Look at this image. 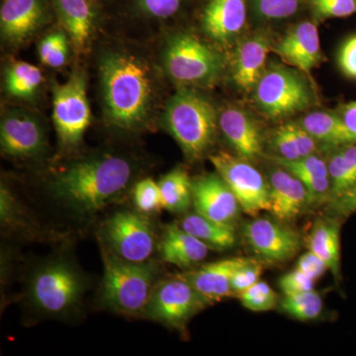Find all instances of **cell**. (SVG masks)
Returning <instances> with one entry per match:
<instances>
[{"instance_id":"cell-1","label":"cell","mask_w":356,"mask_h":356,"mask_svg":"<svg viewBox=\"0 0 356 356\" xmlns=\"http://www.w3.org/2000/svg\"><path fill=\"white\" fill-rule=\"evenodd\" d=\"M135 166L117 154L89 156L57 173L48 191L60 206L76 217L92 218L117 200L131 184Z\"/></svg>"},{"instance_id":"cell-2","label":"cell","mask_w":356,"mask_h":356,"mask_svg":"<svg viewBox=\"0 0 356 356\" xmlns=\"http://www.w3.org/2000/svg\"><path fill=\"white\" fill-rule=\"evenodd\" d=\"M100 79L110 122L125 130L143 123L149 113L153 95L146 65L131 55L107 54L100 64Z\"/></svg>"},{"instance_id":"cell-3","label":"cell","mask_w":356,"mask_h":356,"mask_svg":"<svg viewBox=\"0 0 356 356\" xmlns=\"http://www.w3.org/2000/svg\"><path fill=\"white\" fill-rule=\"evenodd\" d=\"M88 289V278L74 261L56 255L32 269L26 285V300L42 317L67 318L79 310Z\"/></svg>"},{"instance_id":"cell-4","label":"cell","mask_w":356,"mask_h":356,"mask_svg":"<svg viewBox=\"0 0 356 356\" xmlns=\"http://www.w3.org/2000/svg\"><path fill=\"white\" fill-rule=\"evenodd\" d=\"M102 252L104 274L100 287L102 305L129 317L144 315L159 281V266L151 261H125L103 248Z\"/></svg>"},{"instance_id":"cell-5","label":"cell","mask_w":356,"mask_h":356,"mask_svg":"<svg viewBox=\"0 0 356 356\" xmlns=\"http://www.w3.org/2000/svg\"><path fill=\"white\" fill-rule=\"evenodd\" d=\"M163 123L187 158H202L214 143L216 111L210 102L193 91H178L170 98Z\"/></svg>"},{"instance_id":"cell-6","label":"cell","mask_w":356,"mask_h":356,"mask_svg":"<svg viewBox=\"0 0 356 356\" xmlns=\"http://www.w3.org/2000/svg\"><path fill=\"white\" fill-rule=\"evenodd\" d=\"M99 234L103 250L128 261H149L159 248L153 222L139 211L113 213L102 222Z\"/></svg>"},{"instance_id":"cell-7","label":"cell","mask_w":356,"mask_h":356,"mask_svg":"<svg viewBox=\"0 0 356 356\" xmlns=\"http://www.w3.org/2000/svg\"><path fill=\"white\" fill-rule=\"evenodd\" d=\"M86 89V76L81 70H74L65 83L54 86V125L64 149L79 146L90 124Z\"/></svg>"},{"instance_id":"cell-8","label":"cell","mask_w":356,"mask_h":356,"mask_svg":"<svg viewBox=\"0 0 356 356\" xmlns=\"http://www.w3.org/2000/svg\"><path fill=\"white\" fill-rule=\"evenodd\" d=\"M163 60L170 79L185 86L212 83L221 70L219 56L193 35L173 37L166 46Z\"/></svg>"},{"instance_id":"cell-9","label":"cell","mask_w":356,"mask_h":356,"mask_svg":"<svg viewBox=\"0 0 356 356\" xmlns=\"http://www.w3.org/2000/svg\"><path fill=\"white\" fill-rule=\"evenodd\" d=\"M209 305L181 275L159 281L144 317L175 330H184L196 314Z\"/></svg>"},{"instance_id":"cell-10","label":"cell","mask_w":356,"mask_h":356,"mask_svg":"<svg viewBox=\"0 0 356 356\" xmlns=\"http://www.w3.org/2000/svg\"><path fill=\"white\" fill-rule=\"evenodd\" d=\"M210 161L235 194L243 212L257 217L261 211H270L268 180L250 161L227 152L213 154Z\"/></svg>"},{"instance_id":"cell-11","label":"cell","mask_w":356,"mask_h":356,"mask_svg":"<svg viewBox=\"0 0 356 356\" xmlns=\"http://www.w3.org/2000/svg\"><path fill=\"white\" fill-rule=\"evenodd\" d=\"M254 89L255 100L269 118H285L308 108L312 103L305 81L286 67H275L267 70Z\"/></svg>"},{"instance_id":"cell-12","label":"cell","mask_w":356,"mask_h":356,"mask_svg":"<svg viewBox=\"0 0 356 356\" xmlns=\"http://www.w3.org/2000/svg\"><path fill=\"white\" fill-rule=\"evenodd\" d=\"M280 220L257 218L243 228L245 241L259 259L268 264L290 261L301 248V238L295 229Z\"/></svg>"},{"instance_id":"cell-13","label":"cell","mask_w":356,"mask_h":356,"mask_svg":"<svg viewBox=\"0 0 356 356\" xmlns=\"http://www.w3.org/2000/svg\"><path fill=\"white\" fill-rule=\"evenodd\" d=\"M0 145L2 153L11 158H38L46 152V132L36 117L11 110L0 124Z\"/></svg>"},{"instance_id":"cell-14","label":"cell","mask_w":356,"mask_h":356,"mask_svg":"<svg viewBox=\"0 0 356 356\" xmlns=\"http://www.w3.org/2000/svg\"><path fill=\"white\" fill-rule=\"evenodd\" d=\"M192 204L195 212L220 224L234 227L240 217V203L218 173L192 181Z\"/></svg>"},{"instance_id":"cell-15","label":"cell","mask_w":356,"mask_h":356,"mask_svg":"<svg viewBox=\"0 0 356 356\" xmlns=\"http://www.w3.org/2000/svg\"><path fill=\"white\" fill-rule=\"evenodd\" d=\"M48 0H2L0 30L6 41L21 43L46 22Z\"/></svg>"},{"instance_id":"cell-16","label":"cell","mask_w":356,"mask_h":356,"mask_svg":"<svg viewBox=\"0 0 356 356\" xmlns=\"http://www.w3.org/2000/svg\"><path fill=\"white\" fill-rule=\"evenodd\" d=\"M271 208L269 212L280 222L297 219L311 205L305 185L286 168L273 170L268 177Z\"/></svg>"},{"instance_id":"cell-17","label":"cell","mask_w":356,"mask_h":356,"mask_svg":"<svg viewBox=\"0 0 356 356\" xmlns=\"http://www.w3.org/2000/svg\"><path fill=\"white\" fill-rule=\"evenodd\" d=\"M250 259L245 257L222 259L181 274V276L211 305L233 295L231 288L232 276L238 267L247 264Z\"/></svg>"},{"instance_id":"cell-18","label":"cell","mask_w":356,"mask_h":356,"mask_svg":"<svg viewBox=\"0 0 356 356\" xmlns=\"http://www.w3.org/2000/svg\"><path fill=\"white\" fill-rule=\"evenodd\" d=\"M275 51L288 64L309 74L321 60L317 26L308 21L300 23L281 40Z\"/></svg>"},{"instance_id":"cell-19","label":"cell","mask_w":356,"mask_h":356,"mask_svg":"<svg viewBox=\"0 0 356 356\" xmlns=\"http://www.w3.org/2000/svg\"><path fill=\"white\" fill-rule=\"evenodd\" d=\"M219 125L236 154L247 161L262 156V137L259 129L242 110L227 108L222 112Z\"/></svg>"},{"instance_id":"cell-20","label":"cell","mask_w":356,"mask_h":356,"mask_svg":"<svg viewBox=\"0 0 356 356\" xmlns=\"http://www.w3.org/2000/svg\"><path fill=\"white\" fill-rule=\"evenodd\" d=\"M158 250L161 261L187 268L204 261L210 248L181 227L172 224L163 232Z\"/></svg>"},{"instance_id":"cell-21","label":"cell","mask_w":356,"mask_h":356,"mask_svg":"<svg viewBox=\"0 0 356 356\" xmlns=\"http://www.w3.org/2000/svg\"><path fill=\"white\" fill-rule=\"evenodd\" d=\"M247 9L243 0H209L204 8V31L217 41L233 38L245 26Z\"/></svg>"},{"instance_id":"cell-22","label":"cell","mask_w":356,"mask_h":356,"mask_svg":"<svg viewBox=\"0 0 356 356\" xmlns=\"http://www.w3.org/2000/svg\"><path fill=\"white\" fill-rule=\"evenodd\" d=\"M339 218L318 219L307 238L309 250L327 264L334 280H341V224Z\"/></svg>"},{"instance_id":"cell-23","label":"cell","mask_w":356,"mask_h":356,"mask_svg":"<svg viewBox=\"0 0 356 356\" xmlns=\"http://www.w3.org/2000/svg\"><path fill=\"white\" fill-rule=\"evenodd\" d=\"M53 4L74 48L77 51L84 50L95 17L90 0H53Z\"/></svg>"},{"instance_id":"cell-24","label":"cell","mask_w":356,"mask_h":356,"mask_svg":"<svg viewBox=\"0 0 356 356\" xmlns=\"http://www.w3.org/2000/svg\"><path fill=\"white\" fill-rule=\"evenodd\" d=\"M269 47L261 37L248 40L240 47L236 55L234 81L245 91L254 89L264 74Z\"/></svg>"},{"instance_id":"cell-25","label":"cell","mask_w":356,"mask_h":356,"mask_svg":"<svg viewBox=\"0 0 356 356\" xmlns=\"http://www.w3.org/2000/svg\"><path fill=\"white\" fill-rule=\"evenodd\" d=\"M300 125L317 142L337 147L356 143L341 115L327 112H313L302 119Z\"/></svg>"},{"instance_id":"cell-26","label":"cell","mask_w":356,"mask_h":356,"mask_svg":"<svg viewBox=\"0 0 356 356\" xmlns=\"http://www.w3.org/2000/svg\"><path fill=\"white\" fill-rule=\"evenodd\" d=\"M180 227L210 248L224 250L233 247L236 243L234 227L212 221L197 212L185 215L180 222Z\"/></svg>"},{"instance_id":"cell-27","label":"cell","mask_w":356,"mask_h":356,"mask_svg":"<svg viewBox=\"0 0 356 356\" xmlns=\"http://www.w3.org/2000/svg\"><path fill=\"white\" fill-rule=\"evenodd\" d=\"M163 209L172 213H184L192 204V180L188 173L177 168L159 181Z\"/></svg>"},{"instance_id":"cell-28","label":"cell","mask_w":356,"mask_h":356,"mask_svg":"<svg viewBox=\"0 0 356 356\" xmlns=\"http://www.w3.org/2000/svg\"><path fill=\"white\" fill-rule=\"evenodd\" d=\"M43 76L36 65L15 62L6 70L4 86L9 95L19 99H29L36 95Z\"/></svg>"},{"instance_id":"cell-29","label":"cell","mask_w":356,"mask_h":356,"mask_svg":"<svg viewBox=\"0 0 356 356\" xmlns=\"http://www.w3.org/2000/svg\"><path fill=\"white\" fill-rule=\"evenodd\" d=\"M323 307L322 296L315 290L284 295L280 302V308L283 313L302 322L317 318L322 313Z\"/></svg>"},{"instance_id":"cell-30","label":"cell","mask_w":356,"mask_h":356,"mask_svg":"<svg viewBox=\"0 0 356 356\" xmlns=\"http://www.w3.org/2000/svg\"><path fill=\"white\" fill-rule=\"evenodd\" d=\"M39 57L48 67H62L69 56V41L63 31L51 32L44 36L39 44Z\"/></svg>"},{"instance_id":"cell-31","label":"cell","mask_w":356,"mask_h":356,"mask_svg":"<svg viewBox=\"0 0 356 356\" xmlns=\"http://www.w3.org/2000/svg\"><path fill=\"white\" fill-rule=\"evenodd\" d=\"M133 199L136 208L143 214H154L163 208L159 182L152 178H145L136 184Z\"/></svg>"},{"instance_id":"cell-32","label":"cell","mask_w":356,"mask_h":356,"mask_svg":"<svg viewBox=\"0 0 356 356\" xmlns=\"http://www.w3.org/2000/svg\"><path fill=\"white\" fill-rule=\"evenodd\" d=\"M243 306L252 312L273 310L278 303L277 294L264 281L259 280L238 295Z\"/></svg>"},{"instance_id":"cell-33","label":"cell","mask_w":356,"mask_h":356,"mask_svg":"<svg viewBox=\"0 0 356 356\" xmlns=\"http://www.w3.org/2000/svg\"><path fill=\"white\" fill-rule=\"evenodd\" d=\"M271 147L277 153V158L295 161L302 158L297 140L293 135L290 124L280 126L271 138Z\"/></svg>"},{"instance_id":"cell-34","label":"cell","mask_w":356,"mask_h":356,"mask_svg":"<svg viewBox=\"0 0 356 356\" xmlns=\"http://www.w3.org/2000/svg\"><path fill=\"white\" fill-rule=\"evenodd\" d=\"M262 273V266L255 259H250L247 264L238 267L234 273L231 280V288L233 295L242 294L243 291L259 280Z\"/></svg>"},{"instance_id":"cell-35","label":"cell","mask_w":356,"mask_h":356,"mask_svg":"<svg viewBox=\"0 0 356 356\" xmlns=\"http://www.w3.org/2000/svg\"><path fill=\"white\" fill-rule=\"evenodd\" d=\"M186 0H136L140 13L149 17L165 19L177 14Z\"/></svg>"},{"instance_id":"cell-36","label":"cell","mask_w":356,"mask_h":356,"mask_svg":"<svg viewBox=\"0 0 356 356\" xmlns=\"http://www.w3.org/2000/svg\"><path fill=\"white\" fill-rule=\"evenodd\" d=\"M312 3L323 17H348L356 11L355 0H312Z\"/></svg>"},{"instance_id":"cell-37","label":"cell","mask_w":356,"mask_h":356,"mask_svg":"<svg viewBox=\"0 0 356 356\" xmlns=\"http://www.w3.org/2000/svg\"><path fill=\"white\" fill-rule=\"evenodd\" d=\"M257 6L264 17L281 19L296 13L299 0H257Z\"/></svg>"},{"instance_id":"cell-38","label":"cell","mask_w":356,"mask_h":356,"mask_svg":"<svg viewBox=\"0 0 356 356\" xmlns=\"http://www.w3.org/2000/svg\"><path fill=\"white\" fill-rule=\"evenodd\" d=\"M280 287L284 295L297 294L314 290L315 280L296 268L280 278Z\"/></svg>"},{"instance_id":"cell-39","label":"cell","mask_w":356,"mask_h":356,"mask_svg":"<svg viewBox=\"0 0 356 356\" xmlns=\"http://www.w3.org/2000/svg\"><path fill=\"white\" fill-rule=\"evenodd\" d=\"M339 69L350 79H356V35L346 39L337 56Z\"/></svg>"},{"instance_id":"cell-40","label":"cell","mask_w":356,"mask_h":356,"mask_svg":"<svg viewBox=\"0 0 356 356\" xmlns=\"http://www.w3.org/2000/svg\"><path fill=\"white\" fill-rule=\"evenodd\" d=\"M297 268L315 281L324 275L325 271L329 270L325 261L311 250L301 255L297 264Z\"/></svg>"},{"instance_id":"cell-41","label":"cell","mask_w":356,"mask_h":356,"mask_svg":"<svg viewBox=\"0 0 356 356\" xmlns=\"http://www.w3.org/2000/svg\"><path fill=\"white\" fill-rule=\"evenodd\" d=\"M329 207L339 219L355 214L356 213V182L341 197L330 203Z\"/></svg>"},{"instance_id":"cell-42","label":"cell","mask_w":356,"mask_h":356,"mask_svg":"<svg viewBox=\"0 0 356 356\" xmlns=\"http://www.w3.org/2000/svg\"><path fill=\"white\" fill-rule=\"evenodd\" d=\"M341 116L356 142V102L344 105Z\"/></svg>"},{"instance_id":"cell-43","label":"cell","mask_w":356,"mask_h":356,"mask_svg":"<svg viewBox=\"0 0 356 356\" xmlns=\"http://www.w3.org/2000/svg\"><path fill=\"white\" fill-rule=\"evenodd\" d=\"M355 1H356V0H355Z\"/></svg>"}]
</instances>
